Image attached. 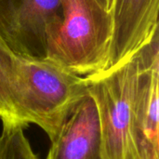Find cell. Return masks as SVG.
Masks as SVG:
<instances>
[{"instance_id": "2", "label": "cell", "mask_w": 159, "mask_h": 159, "mask_svg": "<svg viewBox=\"0 0 159 159\" xmlns=\"http://www.w3.org/2000/svg\"><path fill=\"white\" fill-rule=\"evenodd\" d=\"M158 39L157 28L125 61L84 77L97 106L104 159H138L133 134L135 95L142 69Z\"/></svg>"}, {"instance_id": "4", "label": "cell", "mask_w": 159, "mask_h": 159, "mask_svg": "<svg viewBox=\"0 0 159 159\" xmlns=\"http://www.w3.org/2000/svg\"><path fill=\"white\" fill-rule=\"evenodd\" d=\"M62 20L61 0H0V39L33 60L47 61Z\"/></svg>"}, {"instance_id": "7", "label": "cell", "mask_w": 159, "mask_h": 159, "mask_svg": "<svg viewBox=\"0 0 159 159\" xmlns=\"http://www.w3.org/2000/svg\"><path fill=\"white\" fill-rule=\"evenodd\" d=\"M159 41L142 69L134 102L133 134L138 159H159Z\"/></svg>"}, {"instance_id": "1", "label": "cell", "mask_w": 159, "mask_h": 159, "mask_svg": "<svg viewBox=\"0 0 159 159\" xmlns=\"http://www.w3.org/2000/svg\"><path fill=\"white\" fill-rule=\"evenodd\" d=\"M87 91L84 77L12 51L0 39V119L59 132L72 103Z\"/></svg>"}, {"instance_id": "6", "label": "cell", "mask_w": 159, "mask_h": 159, "mask_svg": "<svg viewBox=\"0 0 159 159\" xmlns=\"http://www.w3.org/2000/svg\"><path fill=\"white\" fill-rule=\"evenodd\" d=\"M158 10L159 0H114L112 38L104 71L129 58L158 28Z\"/></svg>"}, {"instance_id": "9", "label": "cell", "mask_w": 159, "mask_h": 159, "mask_svg": "<svg viewBox=\"0 0 159 159\" xmlns=\"http://www.w3.org/2000/svg\"><path fill=\"white\" fill-rule=\"evenodd\" d=\"M96 1L100 4V6H101L103 9H105V10L108 11V12H111L114 0H96Z\"/></svg>"}, {"instance_id": "3", "label": "cell", "mask_w": 159, "mask_h": 159, "mask_svg": "<svg viewBox=\"0 0 159 159\" xmlns=\"http://www.w3.org/2000/svg\"><path fill=\"white\" fill-rule=\"evenodd\" d=\"M63 20L47 61L77 76L104 71L112 38V15L96 0H61Z\"/></svg>"}, {"instance_id": "8", "label": "cell", "mask_w": 159, "mask_h": 159, "mask_svg": "<svg viewBox=\"0 0 159 159\" xmlns=\"http://www.w3.org/2000/svg\"><path fill=\"white\" fill-rule=\"evenodd\" d=\"M0 134V159H39L34 153L23 129L12 122H2Z\"/></svg>"}, {"instance_id": "5", "label": "cell", "mask_w": 159, "mask_h": 159, "mask_svg": "<svg viewBox=\"0 0 159 159\" xmlns=\"http://www.w3.org/2000/svg\"><path fill=\"white\" fill-rule=\"evenodd\" d=\"M46 159H104L96 103L88 90L70 106Z\"/></svg>"}]
</instances>
